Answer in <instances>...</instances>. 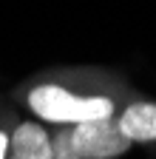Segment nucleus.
I'll use <instances>...</instances> for the list:
<instances>
[{"mask_svg": "<svg viewBox=\"0 0 156 159\" xmlns=\"http://www.w3.org/2000/svg\"><path fill=\"white\" fill-rule=\"evenodd\" d=\"M119 134L128 142H156V102H131L116 116Z\"/></svg>", "mask_w": 156, "mask_h": 159, "instance_id": "20e7f679", "label": "nucleus"}, {"mask_svg": "<svg viewBox=\"0 0 156 159\" xmlns=\"http://www.w3.org/2000/svg\"><path fill=\"white\" fill-rule=\"evenodd\" d=\"M68 134H71V145L80 153V159H116L131 148V142L119 134L116 116L71 125Z\"/></svg>", "mask_w": 156, "mask_h": 159, "instance_id": "f03ea898", "label": "nucleus"}, {"mask_svg": "<svg viewBox=\"0 0 156 159\" xmlns=\"http://www.w3.org/2000/svg\"><path fill=\"white\" fill-rule=\"evenodd\" d=\"M9 159H54L48 128L43 122H20L9 134Z\"/></svg>", "mask_w": 156, "mask_h": 159, "instance_id": "7ed1b4c3", "label": "nucleus"}, {"mask_svg": "<svg viewBox=\"0 0 156 159\" xmlns=\"http://www.w3.org/2000/svg\"><path fill=\"white\" fill-rule=\"evenodd\" d=\"M29 108L31 114L48 125H80V122H94V119H108L116 111V102L111 97H82L74 94L63 85H34L29 91Z\"/></svg>", "mask_w": 156, "mask_h": 159, "instance_id": "f257e3e1", "label": "nucleus"}, {"mask_svg": "<svg viewBox=\"0 0 156 159\" xmlns=\"http://www.w3.org/2000/svg\"><path fill=\"white\" fill-rule=\"evenodd\" d=\"M0 159H9V134L0 128Z\"/></svg>", "mask_w": 156, "mask_h": 159, "instance_id": "423d86ee", "label": "nucleus"}, {"mask_svg": "<svg viewBox=\"0 0 156 159\" xmlns=\"http://www.w3.org/2000/svg\"><path fill=\"white\" fill-rule=\"evenodd\" d=\"M51 145H54V159H80V153H77L74 145H71L68 128H60V131H57L51 136Z\"/></svg>", "mask_w": 156, "mask_h": 159, "instance_id": "39448f33", "label": "nucleus"}]
</instances>
